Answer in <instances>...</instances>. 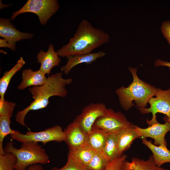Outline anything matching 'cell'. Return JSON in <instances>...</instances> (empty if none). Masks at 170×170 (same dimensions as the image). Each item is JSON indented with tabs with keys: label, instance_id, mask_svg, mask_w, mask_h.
I'll return each mask as SVG.
<instances>
[{
	"label": "cell",
	"instance_id": "obj_1",
	"mask_svg": "<svg viewBox=\"0 0 170 170\" xmlns=\"http://www.w3.org/2000/svg\"><path fill=\"white\" fill-rule=\"evenodd\" d=\"M110 36L102 30L94 27L86 19L80 22L77 30L69 42L57 52L60 57L91 53L94 49L108 42Z\"/></svg>",
	"mask_w": 170,
	"mask_h": 170
},
{
	"label": "cell",
	"instance_id": "obj_2",
	"mask_svg": "<svg viewBox=\"0 0 170 170\" xmlns=\"http://www.w3.org/2000/svg\"><path fill=\"white\" fill-rule=\"evenodd\" d=\"M63 73L59 72L47 77L44 84L41 86H33L29 88L34 101L23 110L19 111L15 116L17 122L23 126H26L25 119L31 110H37L46 107L49 103V99L53 96L62 98L68 94L66 86L73 82L71 78L65 79L62 77Z\"/></svg>",
	"mask_w": 170,
	"mask_h": 170
},
{
	"label": "cell",
	"instance_id": "obj_3",
	"mask_svg": "<svg viewBox=\"0 0 170 170\" xmlns=\"http://www.w3.org/2000/svg\"><path fill=\"white\" fill-rule=\"evenodd\" d=\"M128 68L133 77L132 82L128 87L122 86L115 91L120 103L126 110L135 105L133 101L137 108H145L149 99L155 96L157 88L140 79L137 75V68Z\"/></svg>",
	"mask_w": 170,
	"mask_h": 170
},
{
	"label": "cell",
	"instance_id": "obj_4",
	"mask_svg": "<svg viewBox=\"0 0 170 170\" xmlns=\"http://www.w3.org/2000/svg\"><path fill=\"white\" fill-rule=\"evenodd\" d=\"M4 150L13 153L16 157L15 170H26L31 165L45 164L49 162V157L45 149L34 142L22 143L19 148L15 147L12 142H9L6 145Z\"/></svg>",
	"mask_w": 170,
	"mask_h": 170
},
{
	"label": "cell",
	"instance_id": "obj_5",
	"mask_svg": "<svg viewBox=\"0 0 170 170\" xmlns=\"http://www.w3.org/2000/svg\"><path fill=\"white\" fill-rule=\"evenodd\" d=\"M59 7L57 0H28L20 9L12 14L10 20L23 13H32L38 16L40 24L44 25L58 11Z\"/></svg>",
	"mask_w": 170,
	"mask_h": 170
},
{
	"label": "cell",
	"instance_id": "obj_6",
	"mask_svg": "<svg viewBox=\"0 0 170 170\" xmlns=\"http://www.w3.org/2000/svg\"><path fill=\"white\" fill-rule=\"evenodd\" d=\"M11 135L12 139L22 143L32 141L37 143L41 142L45 144L51 141L60 142L65 141V134L62 128L58 125L46 129L38 132L31 131L23 134L18 130Z\"/></svg>",
	"mask_w": 170,
	"mask_h": 170
},
{
	"label": "cell",
	"instance_id": "obj_7",
	"mask_svg": "<svg viewBox=\"0 0 170 170\" xmlns=\"http://www.w3.org/2000/svg\"><path fill=\"white\" fill-rule=\"evenodd\" d=\"M155 96L149 99L148 103L150 107L149 108H138L141 113H152L151 119L146 120L149 126L158 122L156 116L157 113H162L166 116L164 118V120L168 122L170 120V88L163 90L157 88Z\"/></svg>",
	"mask_w": 170,
	"mask_h": 170
},
{
	"label": "cell",
	"instance_id": "obj_8",
	"mask_svg": "<svg viewBox=\"0 0 170 170\" xmlns=\"http://www.w3.org/2000/svg\"><path fill=\"white\" fill-rule=\"evenodd\" d=\"M133 125L122 112H116L110 108L107 109L105 113L97 119L92 128L100 129L108 134L118 133Z\"/></svg>",
	"mask_w": 170,
	"mask_h": 170
},
{
	"label": "cell",
	"instance_id": "obj_9",
	"mask_svg": "<svg viewBox=\"0 0 170 170\" xmlns=\"http://www.w3.org/2000/svg\"><path fill=\"white\" fill-rule=\"evenodd\" d=\"M107 108L102 103H91L84 107L81 113L73 121L77 122L81 128L88 134L91 132L96 121L103 116Z\"/></svg>",
	"mask_w": 170,
	"mask_h": 170
},
{
	"label": "cell",
	"instance_id": "obj_10",
	"mask_svg": "<svg viewBox=\"0 0 170 170\" xmlns=\"http://www.w3.org/2000/svg\"><path fill=\"white\" fill-rule=\"evenodd\" d=\"M165 123L161 124L158 122L145 128H142L134 125L136 132L140 138L149 137L154 139V144L167 147L165 139L167 133L170 131V122L164 120Z\"/></svg>",
	"mask_w": 170,
	"mask_h": 170
},
{
	"label": "cell",
	"instance_id": "obj_11",
	"mask_svg": "<svg viewBox=\"0 0 170 170\" xmlns=\"http://www.w3.org/2000/svg\"><path fill=\"white\" fill-rule=\"evenodd\" d=\"M10 20V19L0 18V36L7 41L11 47V50L15 51L17 42L25 39H31L34 35L19 31Z\"/></svg>",
	"mask_w": 170,
	"mask_h": 170
},
{
	"label": "cell",
	"instance_id": "obj_12",
	"mask_svg": "<svg viewBox=\"0 0 170 170\" xmlns=\"http://www.w3.org/2000/svg\"><path fill=\"white\" fill-rule=\"evenodd\" d=\"M65 142L69 149H74L86 145L88 134L85 132L75 121L70 123L64 130Z\"/></svg>",
	"mask_w": 170,
	"mask_h": 170
},
{
	"label": "cell",
	"instance_id": "obj_13",
	"mask_svg": "<svg viewBox=\"0 0 170 170\" xmlns=\"http://www.w3.org/2000/svg\"><path fill=\"white\" fill-rule=\"evenodd\" d=\"M37 58V62L41 64L39 69L45 75L49 74L52 69L59 65L61 62V59L52 43L49 45L47 52L40 50Z\"/></svg>",
	"mask_w": 170,
	"mask_h": 170
},
{
	"label": "cell",
	"instance_id": "obj_14",
	"mask_svg": "<svg viewBox=\"0 0 170 170\" xmlns=\"http://www.w3.org/2000/svg\"><path fill=\"white\" fill-rule=\"evenodd\" d=\"M105 55L104 52L100 51L96 53L70 56L67 58L68 60L66 64L61 67V71L67 75L76 66L82 63L90 64L97 59L102 57Z\"/></svg>",
	"mask_w": 170,
	"mask_h": 170
},
{
	"label": "cell",
	"instance_id": "obj_15",
	"mask_svg": "<svg viewBox=\"0 0 170 170\" xmlns=\"http://www.w3.org/2000/svg\"><path fill=\"white\" fill-rule=\"evenodd\" d=\"M22 81L18 87L20 90H23L31 86H41L46 82L47 77L39 69L36 71L31 69L23 70L21 73Z\"/></svg>",
	"mask_w": 170,
	"mask_h": 170
},
{
	"label": "cell",
	"instance_id": "obj_16",
	"mask_svg": "<svg viewBox=\"0 0 170 170\" xmlns=\"http://www.w3.org/2000/svg\"><path fill=\"white\" fill-rule=\"evenodd\" d=\"M144 144L151 151L154 162L158 167H161L165 163L170 162V150L167 147L156 145L146 138H141Z\"/></svg>",
	"mask_w": 170,
	"mask_h": 170
},
{
	"label": "cell",
	"instance_id": "obj_17",
	"mask_svg": "<svg viewBox=\"0 0 170 170\" xmlns=\"http://www.w3.org/2000/svg\"><path fill=\"white\" fill-rule=\"evenodd\" d=\"M134 125L123 129L117 133L118 148L120 156L129 148L134 139L139 138Z\"/></svg>",
	"mask_w": 170,
	"mask_h": 170
},
{
	"label": "cell",
	"instance_id": "obj_18",
	"mask_svg": "<svg viewBox=\"0 0 170 170\" xmlns=\"http://www.w3.org/2000/svg\"><path fill=\"white\" fill-rule=\"evenodd\" d=\"M108 134L102 130L92 128L88 136L86 145L95 152H102Z\"/></svg>",
	"mask_w": 170,
	"mask_h": 170
},
{
	"label": "cell",
	"instance_id": "obj_19",
	"mask_svg": "<svg viewBox=\"0 0 170 170\" xmlns=\"http://www.w3.org/2000/svg\"><path fill=\"white\" fill-rule=\"evenodd\" d=\"M125 168V170H168L157 166L154 162L152 156H151L146 160L134 158L131 162L126 161Z\"/></svg>",
	"mask_w": 170,
	"mask_h": 170
},
{
	"label": "cell",
	"instance_id": "obj_20",
	"mask_svg": "<svg viewBox=\"0 0 170 170\" xmlns=\"http://www.w3.org/2000/svg\"><path fill=\"white\" fill-rule=\"evenodd\" d=\"M25 64L22 57H20L16 64L9 70L5 72L0 79V99L4 100V95L10 82L15 74L22 68Z\"/></svg>",
	"mask_w": 170,
	"mask_h": 170
},
{
	"label": "cell",
	"instance_id": "obj_21",
	"mask_svg": "<svg viewBox=\"0 0 170 170\" xmlns=\"http://www.w3.org/2000/svg\"><path fill=\"white\" fill-rule=\"evenodd\" d=\"M102 153L110 162L120 156L118 148L117 133L108 134Z\"/></svg>",
	"mask_w": 170,
	"mask_h": 170
},
{
	"label": "cell",
	"instance_id": "obj_22",
	"mask_svg": "<svg viewBox=\"0 0 170 170\" xmlns=\"http://www.w3.org/2000/svg\"><path fill=\"white\" fill-rule=\"evenodd\" d=\"M95 152L86 145L69 150L68 154L76 160L87 167L93 158Z\"/></svg>",
	"mask_w": 170,
	"mask_h": 170
},
{
	"label": "cell",
	"instance_id": "obj_23",
	"mask_svg": "<svg viewBox=\"0 0 170 170\" xmlns=\"http://www.w3.org/2000/svg\"><path fill=\"white\" fill-rule=\"evenodd\" d=\"M10 117L5 116H0V154L5 153L3 143L5 138L8 134H12L15 130L11 129Z\"/></svg>",
	"mask_w": 170,
	"mask_h": 170
},
{
	"label": "cell",
	"instance_id": "obj_24",
	"mask_svg": "<svg viewBox=\"0 0 170 170\" xmlns=\"http://www.w3.org/2000/svg\"><path fill=\"white\" fill-rule=\"evenodd\" d=\"M110 162L102 152H95L87 167L88 170H104Z\"/></svg>",
	"mask_w": 170,
	"mask_h": 170
},
{
	"label": "cell",
	"instance_id": "obj_25",
	"mask_svg": "<svg viewBox=\"0 0 170 170\" xmlns=\"http://www.w3.org/2000/svg\"><path fill=\"white\" fill-rule=\"evenodd\" d=\"M16 161V157L11 153L0 154V170H15Z\"/></svg>",
	"mask_w": 170,
	"mask_h": 170
},
{
	"label": "cell",
	"instance_id": "obj_26",
	"mask_svg": "<svg viewBox=\"0 0 170 170\" xmlns=\"http://www.w3.org/2000/svg\"><path fill=\"white\" fill-rule=\"evenodd\" d=\"M50 170H88L87 167L82 165L70 155L68 154L65 164L60 168L54 167Z\"/></svg>",
	"mask_w": 170,
	"mask_h": 170
},
{
	"label": "cell",
	"instance_id": "obj_27",
	"mask_svg": "<svg viewBox=\"0 0 170 170\" xmlns=\"http://www.w3.org/2000/svg\"><path fill=\"white\" fill-rule=\"evenodd\" d=\"M127 156L122 155L110 162L104 170H125Z\"/></svg>",
	"mask_w": 170,
	"mask_h": 170
},
{
	"label": "cell",
	"instance_id": "obj_28",
	"mask_svg": "<svg viewBox=\"0 0 170 170\" xmlns=\"http://www.w3.org/2000/svg\"><path fill=\"white\" fill-rule=\"evenodd\" d=\"M16 104L0 99V116H5L11 117Z\"/></svg>",
	"mask_w": 170,
	"mask_h": 170
},
{
	"label": "cell",
	"instance_id": "obj_29",
	"mask_svg": "<svg viewBox=\"0 0 170 170\" xmlns=\"http://www.w3.org/2000/svg\"><path fill=\"white\" fill-rule=\"evenodd\" d=\"M160 30L162 34L170 45V20L162 22Z\"/></svg>",
	"mask_w": 170,
	"mask_h": 170
},
{
	"label": "cell",
	"instance_id": "obj_30",
	"mask_svg": "<svg viewBox=\"0 0 170 170\" xmlns=\"http://www.w3.org/2000/svg\"><path fill=\"white\" fill-rule=\"evenodd\" d=\"M154 65L155 66H165L169 68L170 71V62H168L162 60L160 59L156 60L154 62Z\"/></svg>",
	"mask_w": 170,
	"mask_h": 170
},
{
	"label": "cell",
	"instance_id": "obj_31",
	"mask_svg": "<svg viewBox=\"0 0 170 170\" xmlns=\"http://www.w3.org/2000/svg\"><path fill=\"white\" fill-rule=\"evenodd\" d=\"M27 170H46L39 164L31 165L27 167Z\"/></svg>",
	"mask_w": 170,
	"mask_h": 170
},
{
	"label": "cell",
	"instance_id": "obj_32",
	"mask_svg": "<svg viewBox=\"0 0 170 170\" xmlns=\"http://www.w3.org/2000/svg\"><path fill=\"white\" fill-rule=\"evenodd\" d=\"M0 47L3 48H8L10 49L11 47L8 43L7 41L4 39H0Z\"/></svg>",
	"mask_w": 170,
	"mask_h": 170
},
{
	"label": "cell",
	"instance_id": "obj_33",
	"mask_svg": "<svg viewBox=\"0 0 170 170\" xmlns=\"http://www.w3.org/2000/svg\"><path fill=\"white\" fill-rule=\"evenodd\" d=\"M168 122H170V120H169V121H168Z\"/></svg>",
	"mask_w": 170,
	"mask_h": 170
}]
</instances>
